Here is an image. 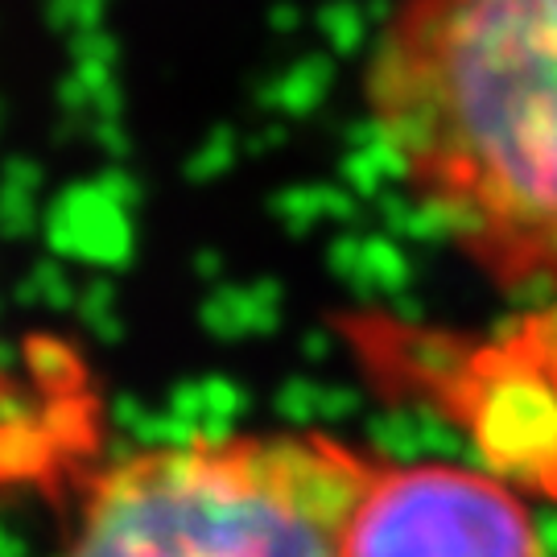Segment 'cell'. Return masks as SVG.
Returning a JSON list of instances; mask_svg holds the SVG:
<instances>
[{"label":"cell","mask_w":557,"mask_h":557,"mask_svg":"<svg viewBox=\"0 0 557 557\" xmlns=\"http://www.w3.org/2000/svg\"><path fill=\"white\" fill-rule=\"evenodd\" d=\"M363 103L458 257L508 294L557 298V0H393Z\"/></svg>","instance_id":"obj_1"},{"label":"cell","mask_w":557,"mask_h":557,"mask_svg":"<svg viewBox=\"0 0 557 557\" xmlns=\"http://www.w3.org/2000/svg\"><path fill=\"white\" fill-rule=\"evenodd\" d=\"M372 455L319 430L145 446L87 483L62 557H343Z\"/></svg>","instance_id":"obj_2"},{"label":"cell","mask_w":557,"mask_h":557,"mask_svg":"<svg viewBox=\"0 0 557 557\" xmlns=\"http://www.w3.org/2000/svg\"><path fill=\"white\" fill-rule=\"evenodd\" d=\"M343 557H545L524 499L462 462H380L359 487Z\"/></svg>","instance_id":"obj_3"},{"label":"cell","mask_w":557,"mask_h":557,"mask_svg":"<svg viewBox=\"0 0 557 557\" xmlns=\"http://www.w3.org/2000/svg\"><path fill=\"white\" fill-rule=\"evenodd\" d=\"M96 446L100 393L66 343L38 335L0 351V496H54L91 467Z\"/></svg>","instance_id":"obj_4"}]
</instances>
